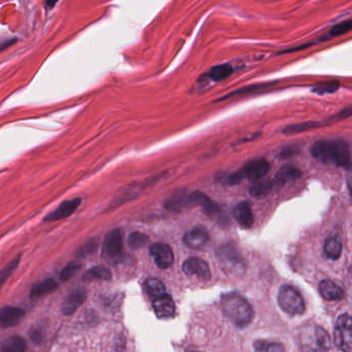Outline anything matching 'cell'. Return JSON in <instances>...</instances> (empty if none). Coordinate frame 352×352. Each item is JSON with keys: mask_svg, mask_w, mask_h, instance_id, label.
<instances>
[{"mask_svg": "<svg viewBox=\"0 0 352 352\" xmlns=\"http://www.w3.org/2000/svg\"><path fill=\"white\" fill-rule=\"evenodd\" d=\"M312 156L327 164L350 169L351 151L348 143L342 139L317 140L311 148Z\"/></svg>", "mask_w": 352, "mask_h": 352, "instance_id": "6da1fadb", "label": "cell"}, {"mask_svg": "<svg viewBox=\"0 0 352 352\" xmlns=\"http://www.w3.org/2000/svg\"><path fill=\"white\" fill-rule=\"evenodd\" d=\"M220 307L226 317L238 328H245L252 321L254 311L241 295L228 292L221 297Z\"/></svg>", "mask_w": 352, "mask_h": 352, "instance_id": "7a4b0ae2", "label": "cell"}, {"mask_svg": "<svg viewBox=\"0 0 352 352\" xmlns=\"http://www.w3.org/2000/svg\"><path fill=\"white\" fill-rule=\"evenodd\" d=\"M269 169H270V163L266 159L263 158L254 159L248 162L247 164H245L238 171L227 175L225 182L228 185H237L245 179H248V180L262 179L268 173Z\"/></svg>", "mask_w": 352, "mask_h": 352, "instance_id": "3957f363", "label": "cell"}, {"mask_svg": "<svg viewBox=\"0 0 352 352\" xmlns=\"http://www.w3.org/2000/svg\"><path fill=\"white\" fill-rule=\"evenodd\" d=\"M301 346L304 350L326 351L331 347L329 334L320 327H308L300 335Z\"/></svg>", "mask_w": 352, "mask_h": 352, "instance_id": "277c9868", "label": "cell"}, {"mask_svg": "<svg viewBox=\"0 0 352 352\" xmlns=\"http://www.w3.org/2000/svg\"><path fill=\"white\" fill-rule=\"evenodd\" d=\"M278 304L285 313L297 316L302 315L305 310V302L299 290L290 285H282L278 294Z\"/></svg>", "mask_w": 352, "mask_h": 352, "instance_id": "5b68a950", "label": "cell"}, {"mask_svg": "<svg viewBox=\"0 0 352 352\" xmlns=\"http://www.w3.org/2000/svg\"><path fill=\"white\" fill-rule=\"evenodd\" d=\"M216 256L219 265L228 273L239 274L244 272L245 261L234 246L228 244L221 246L216 251Z\"/></svg>", "mask_w": 352, "mask_h": 352, "instance_id": "8992f818", "label": "cell"}, {"mask_svg": "<svg viewBox=\"0 0 352 352\" xmlns=\"http://www.w3.org/2000/svg\"><path fill=\"white\" fill-rule=\"evenodd\" d=\"M335 342L340 350L352 351V321L348 314H343L337 320L335 329Z\"/></svg>", "mask_w": 352, "mask_h": 352, "instance_id": "52a82bcc", "label": "cell"}, {"mask_svg": "<svg viewBox=\"0 0 352 352\" xmlns=\"http://www.w3.org/2000/svg\"><path fill=\"white\" fill-rule=\"evenodd\" d=\"M123 250V231L119 228L110 231L104 239L102 254L107 258H117Z\"/></svg>", "mask_w": 352, "mask_h": 352, "instance_id": "ba28073f", "label": "cell"}, {"mask_svg": "<svg viewBox=\"0 0 352 352\" xmlns=\"http://www.w3.org/2000/svg\"><path fill=\"white\" fill-rule=\"evenodd\" d=\"M183 272L189 277H195L201 281H208L211 278L209 265L200 257H189L183 263Z\"/></svg>", "mask_w": 352, "mask_h": 352, "instance_id": "9c48e42d", "label": "cell"}, {"mask_svg": "<svg viewBox=\"0 0 352 352\" xmlns=\"http://www.w3.org/2000/svg\"><path fill=\"white\" fill-rule=\"evenodd\" d=\"M188 201L190 203L200 206L203 209L204 213L208 214L210 217L222 219L221 207L217 202L210 199L206 194L198 191L193 192L188 196Z\"/></svg>", "mask_w": 352, "mask_h": 352, "instance_id": "30bf717a", "label": "cell"}, {"mask_svg": "<svg viewBox=\"0 0 352 352\" xmlns=\"http://www.w3.org/2000/svg\"><path fill=\"white\" fill-rule=\"evenodd\" d=\"M150 255L160 269H168L173 263V253L168 245L163 243L153 244L150 247Z\"/></svg>", "mask_w": 352, "mask_h": 352, "instance_id": "8fae6325", "label": "cell"}, {"mask_svg": "<svg viewBox=\"0 0 352 352\" xmlns=\"http://www.w3.org/2000/svg\"><path fill=\"white\" fill-rule=\"evenodd\" d=\"M232 216L239 225L244 229H249L254 223L252 209L247 201L239 202L232 210Z\"/></svg>", "mask_w": 352, "mask_h": 352, "instance_id": "7c38bea8", "label": "cell"}, {"mask_svg": "<svg viewBox=\"0 0 352 352\" xmlns=\"http://www.w3.org/2000/svg\"><path fill=\"white\" fill-rule=\"evenodd\" d=\"M81 202H82L81 198H73V199L64 200L55 211H53L51 214L45 217V221H57V220H62L69 216H72L76 212V210L80 207Z\"/></svg>", "mask_w": 352, "mask_h": 352, "instance_id": "4fadbf2b", "label": "cell"}, {"mask_svg": "<svg viewBox=\"0 0 352 352\" xmlns=\"http://www.w3.org/2000/svg\"><path fill=\"white\" fill-rule=\"evenodd\" d=\"M24 310L14 306H6L0 309V328L9 329L20 324L24 317Z\"/></svg>", "mask_w": 352, "mask_h": 352, "instance_id": "5bb4252c", "label": "cell"}, {"mask_svg": "<svg viewBox=\"0 0 352 352\" xmlns=\"http://www.w3.org/2000/svg\"><path fill=\"white\" fill-rule=\"evenodd\" d=\"M184 243L192 249H199L209 241V233L202 226H195L184 234Z\"/></svg>", "mask_w": 352, "mask_h": 352, "instance_id": "9a60e30c", "label": "cell"}, {"mask_svg": "<svg viewBox=\"0 0 352 352\" xmlns=\"http://www.w3.org/2000/svg\"><path fill=\"white\" fill-rule=\"evenodd\" d=\"M153 309L158 318H171L174 315V303L172 298L169 295L164 294L163 296L154 299Z\"/></svg>", "mask_w": 352, "mask_h": 352, "instance_id": "2e32d148", "label": "cell"}, {"mask_svg": "<svg viewBox=\"0 0 352 352\" xmlns=\"http://www.w3.org/2000/svg\"><path fill=\"white\" fill-rule=\"evenodd\" d=\"M301 174H302V171L295 166L285 165L283 167H281L273 179L275 188H280L290 181L297 180L298 178L301 177Z\"/></svg>", "mask_w": 352, "mask_h": 352, "instance_id": "e0dca14e", "label": "cell"}, {"mask_svg": "<svg viewBox=\"0 0 352 352\" xmlns=\"http://www.w3.org/2000/svg\"><path fill=\"white\" fill-rule=\"evenodd\" d=\"M87 294L83 289H77L70 294L64 301L62 305V312L65 315H70L75 313L86 301Z\"/></svg>", "mask_w": 352, "mask_h": 352, "instance_id": "ac0fdd59", "label": "cell"}, {"mask_svg": "<svg viewBox=\"0 0 352 352\" xmlns=\"http://www.w3.org/2000/svg\"><path fill=\"white\" fill-rule=\"evenodd\" d=\"M321 297L327 301H341L344 299L343 289L331 280H322L318 285Z\"/></svg>", "mask_w": 352, "mask_h": 352, "instance_id": "d6986e66", "label": "cell"}, {"mask_svg": "<svg viewBox=\"0 0 352 352\" xmlns=\"http://www.w3.org/2000/svg\"><path fill=\"white\" fill-rule=\"evenodd\" d=\"M58 282L54 279H46L41 282L34 284L30 291V298L31 299H39L42 297H45L47 295H50L54 292L58 288Z\"/></svg>", "mask_w": 352, "mask_h": 352, "instance_id": "ffe728a7", "label": "cell"}, {"mask_svg": "<svg viewBox=\"0 0 352 352\" xmlns=\"http://www.w3.org/2000/svg\"><path fill=\"white\" fill-rule=\"evenodd\" d=\"M234 72L232 65L228 63H222L211 67L209 72L204 75V77L212 80L213 82H222L229 78Z\"/></svg>", "mask_w": 352, "mask_h": 352, "instance_id": "44dd1931", "label": "cell"}, {"mask_svg": "<svg viewBox=\"0 0 352 352\" xmlns=\"http://www.w3.org/2000/svg\"><path fill=\"white\" fill-rule=\"evenodd\" d=\"M342 242L339 237H332L327 240L325 245V253L328 258L338 260L342 254Z\"/></svg>", "mask_w": 352, "mask_h": 352, "instance_id": "7402d4cb", "label": "cell"}, {"mask_svg": "<svg viewBox=\"0 0 352 352\" xmlns=\"http://www.w3.org/2000/svg\"><path fill=\"white\" fill-rule=\"evenodd\" d=\"M256 181L257 182H255L250 188V194H251V196H253L255 198L265 197L268 194H270L273 191V189H275V185H274L273 180L258 179Z\"/></svg>", "mask_w": 352, "mask_h": 352, "instance_id": "603a6c76", "label": "cell"}, {"mask_svg": "<svg viewBox=\"0 0 352 352\" xmlns=\"http://www.w3.org/2000/svg\"><path fill=\"white\" fill-rule=\"evenodd\" d=\"M27 348L26 341L19 336L11 337L0 345V350L3 352H22L27 350Z\"/></svg>", "mask_w": 352, "mask_h": 352, "instance_id": "cb8c5ba5", "label": "cell"}, {"mask_svg": "<svg viewBox=\"0 0 352 352\" xmlns=\"http://www.w3.org/2000/svg\"><path fill=\"white\" fill-rule=\"evenodd\" d=\"M112 278V272L103 266H96L83 275L84 281H95V280H110Z\"/></svg>", "mask_w": 352, "mask_h": 352, "instance_id": "d4e9b609", "label": "cell"}, {"mask_svg": "<svg viewBox=\"0 0 352 352\" xmlns=\"http://www.w3.org/2000/svg\"><path fill=\"white\" fill-rule=\"evenodd\" d=\"M145 287H146V291L148 292V295L153 299H157V298L163 296L164 294H166V289H165L164 284L161 282L160 280H158L156 278L148 279L145 282Z\"/></svg>", "mask_w": 352, "mask_h": 352, "instance_id": "484cf974", "label": "cell"}, {"mask_svg": "<svg viewBox=\"0 0 352 352\" xmlns=\"http://www.w3.org/2000/svg\"><path fill=\"white\" fill-rule=\"evenodd\" d=\"M340 83L338 81H328L322 83H317L312 87V92L318 95L332 94L339 90Z\"/></svg>", "mask_w": 352, "mask_h": 352, "instance_id": "4316f807", "label": "cell"}, {"mask_svg": "<svg viewBox=\"0 0 352 352\" xmlns=\"http://www.w3.org/2000/svg\"><path fill=\"white\" fill-rule=\"evenodd\" d=\"M322 126L321 122H314V121H308V122H303V123H298V124H292L283 129V133L285 134H294V133H299L303 132L306 130H310L316 127Z\"/></svg>", "mask_w": 352, "mask_h": 352, "instance_id": "83f0119b", "label": "cell"}, {"mask_svg": "<svg viewBox=\"0 0 352 352\" xmlns=\"http://www.w3.org/2000/svg\"><path fill=\"white\" fill-rule=\"evenodd\" d=\"M254 349L256 351H266V352H281L284 351V346L280 343L266 341V340H257L253 344Z\"/></svg>", "mask_w": 352, "mask_h": 352, "instance_id": "f1b7e54d", "label": "cell"}, {"mask_svg": "<svg viewBox=\"0 0 352 352\" xmlns=\"http://www.w3.org/2000/svg\"><path fill=\"white\" fill-rule=\"evenodd\" d=\"M148 242H149L148 236L145 233H142V232H138V231L132 232L127 240L128 246L133 250H137V249L145 247Z\"/></svg>", "mask_w": 352, "mask_h": 352, "instance_id": "f546056e", "label": "cell"}, {"mask_svg": "<svg viewBox=\"0 0 352 352\" xmlns=\"http://www.w3.org/2000/svg\"><path fill=\"white\" fill-rule=\"evenodd\" d=\"M20 260H21V255L16 257L14 260L10 261V263H8L5 268L0 270V287H2L9 280V278L15 273L18 266L20 265Z\"/></svg>", "mask_w": 352, "mask_h": 352, "instance_id": "4dcf8cb0", "label": "cell"}, {"mask_svg": "<svg viewBox=\"0 0 352 352\" xmlns=\"http://www.w3.org/2000/svg\"><path fill=\"white\" fill-rule=\"evenodd\" d=\"M351 28H352V20L351 19H347L345 21H342V22L334 25L330 29L328 38L332 39V38L340 37V35H343V34L349 32L351 30Z\"/></svg>", "mask_w": 352, "mask_h": 352, "instance_id": "1f68e13d", "label": "cell"}, {"mask_svg": "<svg viewBox=\"0 0 352 352\" xmlns=\"http://www.w3.org/2000/svg\"><path fill=\"white\" fill-rule=\"evenodd\" d=\"M82 268L81 263H77V262H70L68 263L60 273V280L62 282H65V281H68L69 279H72V277L74 275H76Z\"/></svg>", "mask_w": 352, "mask_h": 352, "instance_id": "d6a6232c", "label": "cell"}, {"mask_svg": "<svg viewBox=\"0 0 352 352\" xmlns=\"http://www.w3.org/2000/svg\"><path fill=\"white\" fill-rule=\"evenodd\" d=\"M96 247H97L96 242H90V243L85 244L83 246V247L78 251V254L80 256H86V255L91 254L92 252H94L96 250Z\"/></svg>", "mask_w": 352, "mask_h": 352, "instance_id": "836d02e7", "label": "cell"}, {"mask_svg": "<svg viewBox=\"0 0 352 352\" xmlns=\"http://www.w3.org/2000/svg\"><path fill=\"white\" fill-rule=\"evenodd\" d=\"M294 155H296V149L295 148H285L282 151V153H281V157L282 158H289Z\"/></svg>", "mask_w": 352, "mask_h": 352, "instance_id": "e575fe53", "label": "cell"}, {"mask_svg": "<svg viewBox=\"0 0 352 352\" xmlns=\"http://www.w3.org/2000/svg\"><path fill=\"white\" fill-rule=\"evenodd\" d=\"M14 41H15V40H14ZM14 41H8V42H5V43L0 44V51L4 50V49H6L7 47H9V46L12 44V42H14Z\"/></svg>", "mask_w": 352, "mask_h": 352, "instance_id": "d590c367", "label": "cell"}, {"mask_svg": "<svg viewBox=\"0 0 352 352\" xmlns=\"http://www.w3.org/2000/svg\"><path fill=\"white\" fill-rule=\"evenodd\" d=\"M59 2V0H46V4L49 8H53L57 3Z\"/></svg>", "mask_w": 352, "mask_h": 352, "instance_id": "8d00e7d4", "label": "cell"}]
</instances>
